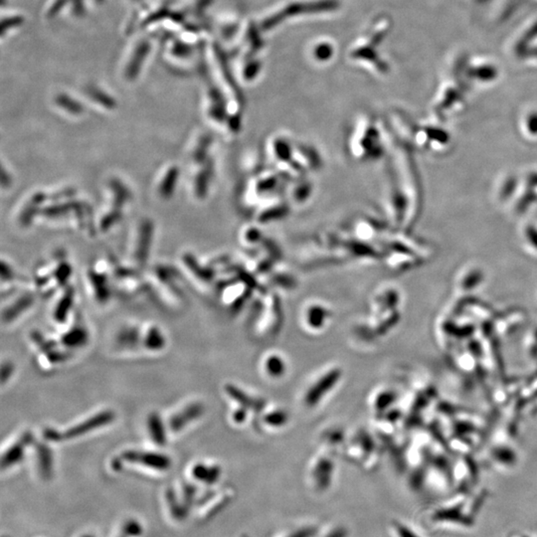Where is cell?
I'll use <instances>...</instances> for the list:
<instances>
[{
	"instance_id": "obj_1",
	"label": "cell",
	"mask_w": 537,
	"mask_h": 537,
	"mask_svg": "<svg viewBox=\"0 0 537 537\" xmlns=\"http://www.w3.org/2000/svg\"><path fill=\"white\" fill-rule=\"evenodd\" d=\"M381 254L378 247L356 240L347 231L325 233L313 238L298 251L303 264L318 265L322 262L361 261L374 260Z\"/></svg>"
},
{
	"instance_id": "obj_2",
	"label": "cell",
	"mask_w": 537,
	"mask_h": 537,
	"mask_svg": "<svg viewBox=\"0 0 537 537\" xmlns=\"http://www.w3.org/2000/svg\"><path fill=\"white\" fill-rule=\"evenodd\" d=\"M385 133L373 118L368 116L357 119L347 140L352 159L363 164L375 162L385 154Z\"/></svg>"
},
{
	"instance_id": "obj_3",
	"label": "cell",
	"mask_w": 537,
	"mask_h": 537,
	"mask_svg": "<svg viewBox=\"0 0 537 537\" xmlns=\"http://www.w3.org/2000/svg\"><path fill=\"white\" fill-rule=\"evenodd\" d=\"M290 177L277 169L257 174L248 181L244 195L245 203L249 208L254 209L266 199L284 194L286 181Z\"/></svg>"
},
{
	"instance_id": "obj_4",
	"label": "cell",
	"mask_w": 537,
	"mask_h": 537,
	"mask_svg": "<svg viewBox=\"0 0 537 537\" xmlns=\"http://www.w3.org/2000/svg\"><path fill=\"white\" fill-rule=\"evenodd\" d=\"M295 138L289 133H276L270 135L266 143V154L276 169L289 176L293 157Z\"/></svg>"
},
{
	"instance_id": "obj_5",
	"label": "cell",
	"mask_w": 537,
	"mask_h": 537,
	"mask_svg": "<svg viewBox=\"0 0 537 537\" xmlns=\"http://www.w3.org/2000/svg\"><path fill=\"white\" fill-rule=\"evenodd\" d=\"M291 209V206L284 194L266 199L253 209L255 222L257 224H270L283 220L289 215Z\"/></svg>"
},
{
	"instance_id": "obj_6",
	"label": "cell",
	"mask_w": 537,
	"mask_h": 537,
	"mask_svg": "<svg viewBox=\"0 0 537 537\" xmlns=\"http://www.w3.org/2000/svg\"><path fill=\"white\" fill-rule=\"evenodd\" d=\"M315 194V184L310 176L290 177L286 181L284 195L291 208H302L310 203Z\"/></svg>"
},
{
	"instance_id": "obj_7",
	"label": "cell",
	"mask_w": 537,
	"mask_h": 537,
	"mask_svg": "<svg viewBox=\"0 0 537 537\" xmlns=\"http://www.w3.org/2000/svg\"><path fill=\"white\" fill-rule=\"evenodd\" d=\"M115 418V413L111 411V410L99 412L98 414L90 417L89 419L80 423V424L70 428L65 433H60L59 432L60 441L61 440L75 439L77 437L90 433V432L94 431V430L98 429V428L107 426V425L113 422Z\"/></svg>"
},
{
	"instance_id": "obj_8",
	"label": "cell",
	"mask_w": 537,
	"mask_h": 537,
	"mask_svg": "<svg viewBox=\"0 0 537 537\" xmlns=\"http://www.w3.org/2000/svg\"><path fill=\"white\" fill-rule=\"evenodd\" d=\"M123 458L130 463L138 464L157 471H167L171 466V460L169 457L154 452L128 451L123 454Z\"/></svg>"
},
{
	"instance_id": "obj_9",
	"label": "cell",
	"mask_w": 537,
	"mask_h": 537,
	"mask_svg": "<svg viewBox=\"0 0 537 537\" xmlns=\"http://www.w3.org/2000/svg\"><path fill=\"white\" fill-rule=\"evenodd\" d=\"M201 412H203V407L199 404L187 406L184 409H181V411L177 412L176 414L170 418V430L174 433L181 431L189 423L198 419L200 416Z\"/></svg>"
},
{
	"instance_id": "obj_10",
	"label": "cell",
	"mask_w": 537,
	"mask_h": 537,
	"mask_svg": "<svg viewBox=\"0 0 537 537\" xmlns=\"http://www.w3.org/2000/svg\"><path fill=\"white\" fill-rule=\"evenodd\" d=\"M33 437L30 434L25 433L18 442L12 445L2 457V469L9 468L23 460L26 447L31 443Z\"/></svg>"
},
{
	"instance_id": "obj_11",
	"label": "cell",
	"mask_w": 537,
	"mask_h": 537,
	"mask_svg": "<svg viewBox=\"0 0 537 537\" xmlns=\"http://www.w3.org/2000/svg\"><path fill=\"white\" fill-rule=\"evenodd\" d=\"M148 432L155 444L164 446L167 443V434L162 417L157 413H150L147 419Z\"/></svg>"
},
{
	"instance_id": "obj_12",
	"label": "cell",
	"mask_w": 537,
	"mask_h": 537,
	"mask_svg": "<svg viewBox=\"0 0 537 537\" xmlns=\"http://www.w3.org/2000/svg\"><path fill=\"white\" fill-rule=\"evenodd\" d=\"M37 460L41 475L44 478H50L53 473L52 452L45 445L37 447Z\"/></svg>"
},
{
	"instance_id": "obj_13",
	"label": "cell",
	"mask_w": 537,
	"mask_h": 537,
	"mask_svg": "<svg viewBox=\"0 0 537 537\" xmlns=\"http://www.w3.org/2000/svg\"><path fill=\"white\" fill-rule=\"evenodd\" d=\"M219 469L216 468V466H207L203 464H198L194 466L193 471H192L195 478L209 483H215L219 477Z\"/></svg>"
},
{
	"instance_id": "obj_14",
	"label": "cell",
	"mask_w": 537,
	"mask_h": 537,
	"mask_svg": "<svg viewBox=\"0 0 537 537\" xmlns=\"http://www.w3.org/2000/svg\"><path fill=\"white\" fill-rule=\"evenodd\" d=\"M393 537H424L419 531L407 522L395 521L391 524Z\"/></svg>"
},
{
	"instance_id": "obj_15",
	"label": "cell",
	"mask_w": 537,
	"mask_h": 537,
	"mask_svg": "<svg viewBox=\"0 0 537 537\" xmlns=\"http://www.w3.org/2000/svg\"><path fill=\"white\" fill-rule=\"evenodd\" d=\"M87 334L84 330L75 329L63 337V344L68 347H78L86 344Z\"/></svg>"
},
{
	"instance_id": "obj_16",
	"label": "cell",
	"mask_w": 537,
	"mask_h": 537,
	"mask_svg": "<svg viewBox=\"0 0 537 537\" xmlns=\"http://www.w3.org/2000/svg\"><path fill=\"white\" fill-rule=\"evenodd\" d=\"M145 344L148 349H154V351H159V349H162L165 342L162 332L155 327L150 329L147 334V340H145Z\"/></svg>"
},
{
	"instance_id": "obj_17",
	"label": "cell",
	"mask_w": 537,
	"mask_h": 537,
	"mask_svg": "<svg viewBox=\"0 0 537 537\" xmlns=\"http://www.w3.org/2000/svg\"><path fill=\"white\" fill-rule=\"evenodd\" d=\"M142 526L135 521H128L123 526V534L126 536L138 537L142 534Z\"/></svg>"
},
{
	"instance_id": "obj_18",
	"label": "cell",
	"mask_w": 537,
	"mask_h": 537,
	"mask_svg": "<svg viewBox=\"0 0 537 537\" xmlns=\"http://www.w3.org/2000/svg\"><path fill=\"white\" fill-rule=\"evenodd\" d=\"M347 536H349V533H347L346 529H344V527L335 526L334 527H330V529H327V531H325L324 534H322V537H347Z\"/></svg>"
},
{
	"instance_id": "obj_19",
	"label": "cell",
	"mask_w": 537,
	"mask_h": 537,
	"mask_svg": "<svg viewBox=\"0 0 537 537\" xmlns=\"http://www.w3.org/2000/svg\"><path fill=\"white\" fill-rule=\"evenodd\" d=\"M13 373V366L9 362L2 364L1 368V381L2 383H6L7 379H9Z\"/></svg>"
},
{
	"instance_id": "obj_20",
	"label": "cell",
	"mask_w": 537,
	"mask_h": 537,
	"mask_svg": "<svg viewBox=\"0 0 537 537\" xmlns=\"http://www.w3.org/2000/svg\"><path fill=\"white\" fill-rule=\"evenodd\" d=\"M509 537H537L536 534L527 533V532H517Z\"/></svg>"
},
{
	"instance_id": "obj_21",
	"label": "cell",
	"mask_w": 537,
	"mask_h": 537,
	"mask_svg": "<svg viewBox=\"0 0 537 537\" xmlns=\"http://www.w3.org/2000/svg\"><path fill=\"white\" fill-rule=\"evenodd\" d=\"M83 537H92V536H83Z\"/></svg>"
},
{
	"instance_id": "obj_22",
	"label": "cell",
	"mask_w": 537,
	"mask_h": 537,
	"mask_svg": "<svg viewBox=\"0 0 537 537\" xmlns=\"http://www.w3.org/2000/svg\"><path fill=\"white\" fill-rule=\"evenodd\" d=\"M121 537H128V536H126V534H123V536H121Z\"/></svg>"
}]
</instances>
